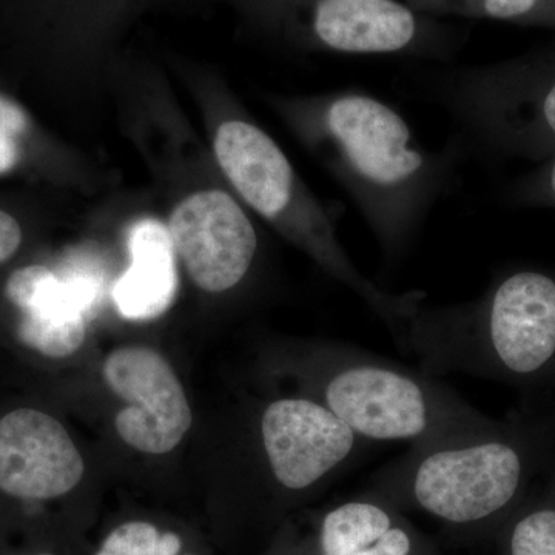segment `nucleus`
Wrapping results in <instances>:
<instances>
[{"mask_svg":"<svg viewBox=\"0 0 555 555\" xmlns=\"http://www.w3.org/2000/svg\"><path fill=\"white\" fill-rule=\"evenodd\" d=\"M310 137L387 254L406 246L440 179L406 119L386 102L343 91L309 109Z\"/></svg>","mask_w":555,"mask_h":555,"instance_id":"nucleus-1","label":"nucleus"},{"mask_svg":"<svg viewBox=\"0 0 555 555\" xmlns=\"http://www.w3.org/2000/svg\"><path fill=\"white\" fill-rule=\"evenodd\" d=\"M313 401L364 441L418 444L489 425L448 387L352 347H331L312 367Z\"/></svg>","mask_w":555,"mask_h":555,"instance_id":"nucleus-2","label":"nucleus"},{"mask_svg":"<svg viewBox=\"0 0 555 555\" xmlns=\"http://www.w3.org/2000/svg\"><path fill=\"white\" fill-rule=\"evenodd\" d=\"M534 454L520 430L489 425L412 444L379 470V486L441 520L469 525L494 517L520 494Z\"/></svg>","mask_w":555,"mask_h":555,"instance_id":"nucleus-3","label":"nucleus"},{"mask_svg":"<svg viewBox=\"0 0 555 555\" xmlns=\"http://www.w3.org/2000/svg\"><path fill=\"white\" fill-rule=\"evenodd\" d=\"M406 337L494 374L539 377L555 366V281L531 270L514 273L480 306L447 318L420 312Z\"/></svg>","mask_w":555,"mask_h":555,"instance_id":"nucleus-4","label":"nucleus"},{"mask_svg":"<svg viewBox=\"0 0 555 555\" xmlns=\"http://www.w3.org/2000/svg\"><path fill=\"white\" fill-rule=\"evenodd\" d=\"M102 374L129 403L116 415V430L129 447L160 455L181 443L192 426V409L166 358L150 347H119L105 358Z\"/></svg>","mask_w":555,"mask_h":555,"instance_id":"nucleus-5","label":"nucleus"},{"mask_svg":"<svg viewBox=\"0 0 555 555\" xmlns=\"http://www.w3.org/2000/svg\"><path fill=\"white\" fill-rule=\"evenodd\" d=\"M167 228L193 283L210 294L238 286L257 258V230L222 190H203L181 201Z\"/></svg>","mask_w":555,"mask_h":555,"instance_id":"nucleus-6","label":"nucleus"},{"mask_svg":"<svg viewBox=\"0 0 555 555\" xmlns=\"http://www.w3.org/2000/svg\"><path fill=\"white\" fill-rule=\"evenodd\" d=\"M259 434L278 485L302 492L334 476L366 441L308 397L272 401L259 418Z\"/></svg>","mask_w":555,"mask_h":555,"instance_id":"nucleus-7","label":"nucleus"},{"mask_svg":"<svg viewBox=\"0 0 555 555\" xmlns=\"http://www.w3.org/2000/svg\"><path fill=\"white\" fill-rule=\"evenodd\" d=\"M5 294L22 313L17 338L42 356L67 358L86 341L101 283L83 270L57 275L46 266H27L10 276Z\"/></svg>","mask_w":555,"mask_h":555,"instance_id":"nucleus-8","label":"nucleus"},{"mask_svg":"<svg viewBox=\"0 0 555 555\" xmlns=\"http://www.w3.org/2000/svg\"><path fill=\"white\" fill-rule=\"evenodd\" d=\"M83 469L75 441L53 416L21 408L0 418V491L57 499L78 486Z\"/></svg>","mask_w":555,"mask_h":555,"instance_id":"nucleus-9","label":"nucleus"},{"mask_svg":"<svg viewBox=\"0 0 555 555\" xmlns=\"http://www.w3.org/2000/svg\"><path fill=\"white\" fill-rule=\"evenodd\" d=\"M310 27L321 47L345 54L401 53L423 42L422 20L398 0H315Z\"/></svg>","mask_w":555,"mask_h":555,"instance_id":"nucleus-10","label":"nucleus"},{"mask_svg":"<svg viewBox=\"0 0 555 555\" xmlns=\"http://www.w3.org/2000/svg\"><path fill=\"white\" fill-rule=\"evenodd\" d=\"M129 251L130 268L113 286V301L126 320H155L177 297V254L169 228L156 219H141L130 229Z\"/></svg>","mask_w":555,"mask_h":555,"instance_id":"nucleus-11","label":"nucleus"},{"mask_svg":"<svg viewBox=\"0 0 555 555\" xmlns=\"http://www.w3.org/2000/svg\"><path fill=\"white\" fill-rule=\"evenodd\" d=\"M321 555H412L414 543L389 511L371 500L335 507L323 518Z\"/></svg>","mask_w":555,"mask_h":555,"instance_id":"nucleus-12","label":"nucleus"},{"mask_svg":"<svg viewBox=\"0 0 555 555\" xmlns=\"http://www.w3.org/2000/svg\"><path fill=\"white\" fill-rule=\"evenodd\" d=\"M181 539L173 532L160 534L147 521H129L105 539L96 555H178Z\"/></svg>","mask_w":555,"mask_h":555,"instance_id":"nucleus-13","label":"nucleus"},{"mask_svg":"<svg viewBox=\"0 0 555 555\" xmlns=\"http://www.w3.org/2000/svg\"><path fill=\"white\" fill-rule=\"evenodd\" d=\"M511 555H555V509H537L520 518L511 535Z\"/></svg>","mask_w":555,"mask_h":555,"instance_id":"nucleus-14","label":"nucleus"},{"mask_svg":"<svg viewBox=\"0 0 555 555\" xmlns=\"http://www.w3.org/2000/svg\"><path fill=\"white\" fill-rule=\"evenodd\" d=\"M429 10H451L492 20H520L539 7L540 0H415Z\"/></svg>","mask_w":555,"mask_h":555,"instance_id":"nucleus-15","label":"nucleus"},{"mask_svg":"<svg viewBox=\"0 0 555 555\" xmlns=\"http://www.w3.org/2000/svg\"><path fill=\"white\" fill-rule=\"evenodd\" d=\"M27 130L24 108L9 98L0 96V175L10 173L20 164L22 138Z\"/></svg>","mask_w":555,"mask_h":555,"instance_id":"nucleus-16","label":"nucleus"},{"mask_svg":"<svg viewBox=\"0 0 555 555\" xmlns=\"http://www.w3.org/2000/svg\"><path fill=\"white\" fill-rule=\"evenodd\" d=\"M22 244V229L16 218L0 210V264L9 261Z\"/></svg>","mask_w":555,"mask_h":555,"instance_id":"nucleus-17","label":"nucleus"},{"mask_svg":"<svg viewBox=\"0 0 555 555\" xmlns=\"http://www.w3.org/2000/svg\"><path fill=\"white\" fill-rule=\"evenodd\" d=\"M542 115L547 129L555 133V83L547 91L542 104Z\"/></svg>","mask_w":555,"mask_h":555,"instance_id":"nucleus-18","label":"nucleus"},{"mask_svg":"<svg viewBox=\"0 0 555 555\" xmlns=\"http://www.w3.org/2000/svg\"><path fill=\"white\" fill-rule=\"evenodd\" d=\"M551 189H553L555 195V163L553 166V170H551Z\"/></svg>","mask_w":555,"mask_h":555,"instance_id":"nucleus-19","label":"nucleus"},{"mask_svg":"<svg viewBox=\"0 0 555 555\" xmlns=\"http://www.w3.org/2000/svg\"><path fill=\"white\" fill-rule=\"evenodd\" d=\"M42 555H49V554H42Z\"/></svg>","mask_w":555,"mask_h":555,"instance_id":"nucleus-20","label":"nucleus"}]
</instances>
